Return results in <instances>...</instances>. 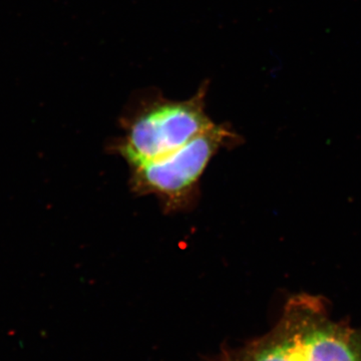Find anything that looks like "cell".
Instances as JSON below:
<instances>
[{
  "label": "cell",
  "instance_id": "3",
  "mask_svg": "<svg viewBox=\"0 0 361 361\" xmlns=\"http://www.w3.org/2000/svg\"><path fill=\"white\" fill-rule=\"evenodd\" d=\"M238 140L239 135L224 123H215L174 153L130 167V189L139 196H155L168 213L192 208L210 161Z\"/></svg>",
  "mask_w": 361,
  "mask_h": 361
},
{
  "label": "cell",
  "instance_id": "2",
  "mask_svg": "<svg viewBox=\"0 0 361 361\" xmlns=\"http://www.w3.org/2000/svg\"><path fill=\"white\" fill-rule=\"evenodd\" d=\"M207 87L186 101L163 97L145 102L122 121L123 135L113 145L129 167L174 153L215 125L206 113Z\"/></svg>",
  "mask_w": 361,
  "mask_h": 361
},
{
  "label": "cell",
  "instance_id": "1",
  "mask_svg": "<svg viewBox=\"0 0 361 361\" xmlns=\"http://www.w3.org/2000/svg\"><path fill=\"white\" fill-rule=\"evenodd\" d=\"M209 361H361V330L332 319L322 297L301 293L265 336Z\"/></svg>",
  "mask_w": 361,
  "mask_h": 361
}]
</instances>
